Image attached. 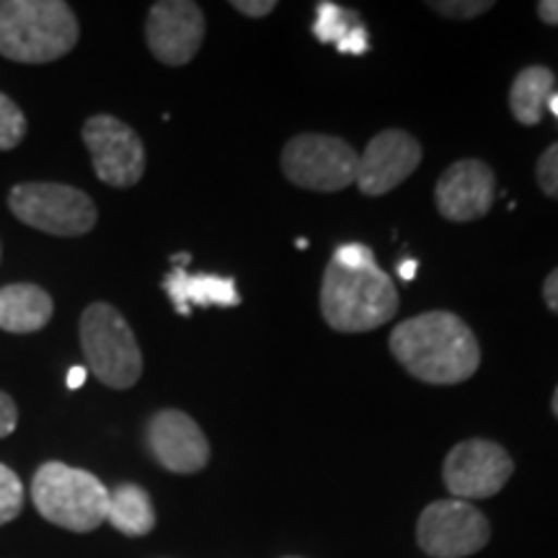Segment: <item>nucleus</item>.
I'll use <instances>...</instances> for the list:
<instances>
[{
    "mask_svg": "<svg viewBox=\"0 0 558 558\" xmlns=\"http://www.w3.org/2000/svg\"><path fill=\"white\" fill-rule=\"evenodd\" d=\"M390 352L416 380L456 386L481 365L476 333L456 313L429 311L403 320L390 333Z\"/></svg>",
    "mask_w": 558,
    "mask_h": 558,
    "instance_id": "f257e3e1",
    "label": "nucleus"
},
{
    "mask_svg": "<svg viewBox=\"0 0 558 558\" xmlns=\"http://www.w3.org/2000/svg\"><path fill=\"white\" fill-rule=\"evenodd\" d=\"M81 26L62 0H0V54L24 65L54 62L78 45Z\"/></svg>",
    "mask_w": 558,
    "mask_h": 558,
    "instance_id": "f03ea898",
    "label": "nucleus"
},
{
    "mask_svg": "<svg viewBox=\"0 0 558 558\" xmlns=\"http://www.w3.org/2000/svg\"><path fill=\"white\" fill-rule=\"evenodd\" d=\"M399 311L393 279L375 267L344 269L329 264L320 282V313L333 331L362 333L388 324Z\"/></svg>",
    "mask_w": 558,
    "mask_h": 558,
    "instance_id": "7ed1b4c3",
    "label": "nucleus"
},
{
    "mask_svg": "<svg viewBox=\"0 0 558 558\" xmlns=\"http://www.w3.org/2000/svg\"><path fill=\"white\" fill-rule=\"evenodd\" d=\"M32 499L37 512L70 533H90L107 520L109 488L94 473L65 463H45L34 473Z\"/></svg>",
    "mask_w": 558,
    "mask_h": 558,
    "instance_id": "20e7f679",
    "label": "nucleus"
},
{
    "mask_svg": "<svg viewBox=\"0 0 558 558\" xmlns=\"http://www.w3.org/2000/svg\"><path fill=\"white\" fill-rule=\"evenodd\" d=\"M81 347L88 369L107 388L128 390L143 375V352L114 305L90 303L81 316Z\"/></svg>",
    "mask_w": 558,
    "mask_h": 558,
    "instance_id": "39448f33",
    "label": "nucleus"
},
{
    "mask_svg": "<svg viewBox=\"0 0 558 558\" xmlns=\"http://www.w3.org/2000/svg\"><path fill=\"white\" fill-rule=\"evenodd\" d=\"M9 207L24 226L60 235V239L90 233L99 218L94 199L86 192L68 184H52V181L13 186Z\"/></svg>",
    "mask_w": 558,
    "mask_h": 558,
    "instance_id": "423d86ee",
    "label": "nucleus"
},
{
    "mask_svg": "<svg viewBox=\"0 0 558 558\" xmlns=\"http://www.w3.org/2000/svg\"><path fill=\"white\" fill-rule=\"evenodd\" d=\"M360 156L347 140L333 135H295L282 150V171L290 184L311 192H341L357 181Z\"/></svg>",
    "mask_w": 558,
    "mask_h": 558,
    "instance_id": "0eeeda50",
    "label": "nucleus"
},
{
    "mask_svg": "<svg viewBox=\"0 0 558 558\" xmlns=\"http://www.w3.org/2000/svg\"><path fill=\"white\" fill-rule=\"evenodd\" d=\"M492 538L486 514L463 499H439L424 509L416 525L418 548L432 558H465Z\"/></svg>",
    "mask_w": 558,
    "mask_h": 558,
    "instance_id": "6e6552de",
    "label": "nucleus"
},
{
    "mask_svg": "<svg viewBox=\"0 0 558 558\" xmlns=\"http://www.w3.org/2000/svg\"><path fill=\"white\" fill-rule=\"evenodd\" d=\"M83 143L104 184L130 190L145 173V145L130 124L111 114H96L83 124Z\"/></svg>",
    "mask_w": 558,
    "mask_h": 558,
    "instance_id": "1a4fd4ad",
    "label": "nucleus"
},
{
    "mask_svg": "<svg viewBox=\"0 0 558 558\" xmlns=\"http://www.w3.org/2000/svg\"><path fill=\"white\" fill-rule=\"evenodd\" d=\"M514 473L509 452L492 439H465L445 458L442 478L456 499H488L499 494Z\"/></svg>",
    "mask_w": 558,
    "mask_h": 558,
    "instance_id": "9d476101",
    "label": "nucleus"
},
{
    "mask_svg": "<svg viewBox=\"0 0 558 558\" xmlns=\"http://www.w3.org/2000/svg\"><path fill=\"white\" fill-rule=\"evenodd\" d=\"M145 39L158 62L186 65L205 41V13L192 0H160L145 21Z\"/></svg>",
    "mask_w": 558,
    "mask_h": 558,
    "instance_id": "9b49d317",
    "label": "nucleus"
},
{
    "mask_svg": "<svg viewBox=\"0 0 558 558\" xmlns=\"http://www.w3.org/2000/svg\"><path fill=\"white\" fill-rule=\"evenodd\" d=\"M150 456L171 473H199L209 460V442L199 424L179 409H163L145 427Z\"/></svg>",
    "mask_w": 558,
    "mask_h": 558,
    "instance_id": "f8f14e48",
    "label": "nucleus"
},
{
    "mask_svg": "<svg viewBox=\"0 0 558 558\" xmlns=\"http://www.w3.org/2000/svg\"><path fill=\"white\" fill-rule=\"evenodd\" d=\"M422 163V145L403 130H383L367 143L357 163V186L367 197H383L403 184Z\"/></svg>",
    "mask_w": 558,
    "mask_h": 558,
    "instance_id": "ddd939ff",
    "label": "nucleus"
},
{
    "mask_svg": "<svg viewBox=\"0 0 558 558\" xmlns=\"http://www.w3.org/2000/svg\"><path fill=\"white\" fill-rule=\"evenodd\" d=\"M497 197V177L484 160L465 158L452 163L435 186V205L442 218L471 222L484 218Z\"/></svg>",
    "mask_w": 558,
    "mask_h": 558,
    "instance_id": "4468645a",
    "label": "nucleus"
},
{
    "mask_svg": "<svg viewBox=\"0 0 558 558\" xmlns=\"http://www.w3.org/2000/svg\"><path fill=\"white\" fill-rule=\"evenodd\" d=\"M163 290L169 292L173 308L181 316H190L194 305H199V308H209V305L235 308V305H241V295L235 290L233 277L190 275L184 267H177L163 279Z\"/></svg>",
    "mask_w": 558,
    "mask_h": 558,
    "instance_id": "2eb2a0df",
    "label": "nucleus"
},
{
    "mask_svg": "<svg viewBox=\"0 0 558 558\" xmlns=\"http://www.w3.org/2000/svg\"><path fill=\"white\" fill-rule=\"evenodd\" d=\"M54 303L39 284L16 282L0 290V329L9 333L41 331L52 320Z\"/></svg>",
    "mask_w": 558,
    "mask_h": 558,
    "instance_id": "dca6fc26",
    "label": "nucleus"
},
{
    "mask_svg": "<svg viewBox=\"0 0 558 558\" xmlns=\"http://www.w3.org/2000/svg\"><path fill=\"white\" fill-rule=\"evenodd\" d=\"M107 520L122 535L140 538V535H148L156 527V509H153V501L145 488L122 484L114 492H109Z\"/></svg>",
    "mask_w": 558,
    "mask_h": 558,
    "instance_id": "f3484780",
    "label": "nucleus"
},
{
    "mask_svg": "<svg viewBox=\"0 0 558 558\" xmlns=\"http://www.w3.org/2000/svg\"><path fill=\"white\" fill-rule=\"evenodd\" d=\"M554 73L543 65H530L520 70L509 88V109H512L514 120L520 124H538L543 120V109L554 94Z\"/></svg>",
    "mask_w": 558,
    "mask_h": 558,
    "instance_id": "a211bd4d",
    "label": "nucleus"
},
{
    "mask_svg": "<svg viewBox=\"0 0 558 558\" xmlns=\"http://www.w3.org/2000/svg\"><path fill=\"white\" fill-rule=\"evenodd\" d=\"M357 24V13L329 3V0H320L316 5V21H313V37L324 41V45H339Z\"/></svg>",
    "mask_w": 558,
    "mask_h": 558,
    "instance_id": "6ab92c4d",
    "label": "nucleus"
},
{
    "mask_svg": "<svg viewBox=\"0 0 558 558\" xmlns=\"http://www.w3.org/2000/svg\"><path fill=\"white\" fill-rule=\"evenodd\" d=\"M26 137V117L11 96L0 94V150H13Z\"/></svg>",
    "mask_w": 558,
    "mask_h": 558,
    "instance_id": "aec40b11",
    "label": "nucleus"
},
{
    "mask_svg": "<svg viewBox=\"0 0 558 558\" xmlns=\"http://www.w3.org/2000/svg\"><path fill=\"white\" fill-rule=\"evenodd\" d=\"M24 507V486L9 465L0 463V525L16 520Z\"/></svg>",
    "mask_w": 558,
    "mask_h": 558,
    "instance_id": "412c9836",
    "label": "nucleus"
},
{
    "mask_svg": "<svg viewBox=\"0 0 558 558\" xmlns=\"http://www.w3.org/2000/svg\"><path fill=\"white\" fill-rule=\"evenodd\" d=\"M429 9H435L439 16L445 19H456V21H465V19H476L484 16L486 11L494 9L492 0H456V3H429Z\"/></svg>",
    "mask_w": 558,
    "mask_h": 558,
    "instance_id": "4be33fe9",
    "label": "nucleus"
},
{
    "mask_svg": "<svg viewBox=\"0 0 558 558\" xmlns=\"http://www.w3.org/2000/svg\"><path fill=\"white\" fill-rule=\"evenodd\" d=\"M333 264L344 269H367L375 267V254L373 248L365 246V243H344L333 251Z\"/></svg>",
    "mask_w": 558,
    "mask_h": 558,
    "instance_id": "5701e85b",
    "label": "nucleus"
},
{
    "mask_svg": "<svg viewBox=\"0 0 558 558\" xmlns=\"http://www.w3.org/2000/svg\"><path fill=\"white\" fill-rule=\"evenodd\" d=\"M535 177H538V186L548 197L558 199V143L550 145V148L543 153L538 160V169H535Z\"/></svg>",
    "mask_w": 558,
    "mask_h": 558,
    "instance_id": "b1692460",
    "label": "nucleus"
},
{
    "mask_svg": "<svg viewBox=\"0 0 558 558\" xmlns=\"http://www.w3.org/2000/svg\"><path fill=\"white\" fill-rule=\"evenodd\" d=\"M16 424H19L16 401H13L9 393H3V390H0V439L13 435Z\"/></svg>",
    "mask_w": 558,
    "mask_h": 558,
    "instance_id": "393cba45",
    "label": "nucleus"
},
{
    "mask_svg": "<svg viewBox=\"0 0 558 558\" xmlns=\"http://www.w3.org/2000/svg\"><path fill=\"white\" fill-rule=\"evenodd\" d=\"M367 47H369L367 29H365V26H362V24H357L352 32L347 34L344 39L339 41L337 50H339L341 54H365Z\"/></svg>",
    "mask_w": 558,
    "mask_h": 558,
    "instance_id": "a878e982",
    "label": "nucleus"
},
{
    "mask_svg": "<svg viewBox=\"0 0 558 558\" xmlns=\"http://www.w3.org/2000/svg\"><path fill=\"white\" fill-rule=\"evenodd\" d=\"M233 9L241 11L243 16L248 19H264L277 9V3L275 0H235Z\"/></svg>",
    "mask_w": 558,
    "mask_h": 558,
    "instance_id": "bb28decb",
    "label": "nucleus"
},
{
    "mask_svg": "<svg viewBox=\"0 0 558 558\" xmlns=\"http://www.w3.org/2000/svg\"><path fill=\"white\" fill-rule=\"evenodd\" d=\"M543 300L554 313H558V269H554L543 284Z\"/></svg>",
    "mask_w": 558,
    "mask_h": 558,
    "instance_id": "cd10ccee",
    "label": "nucleus"
},
{
    "mask_svg": "<svg viewBox=\"0 0 558 558\" xmlns=\"http://www.w3.org/2000/svg\"><path fill=\"white\" fill-rule=\"evenodd\" d=\"M538 16L550 26H558V0H543L538 3Z\"/></svg>",
    "mask_w": 558,
    "mask_h": 558,
    "instance_id": "c85d7f7f",
    "label": "nucleus"
},
{
    "mask_svg": "<svg viewBox=\"0 0 558 558\" xmlns=\"http://www.w3.org/2000/svg\"><path fill=\"white\" fill-rule=\"evenodd\" d=\"M86 375H88V369L86 367H73L68 373V388L70 390H78L83 383H86Z\"/></svg>",
    "mask_w": 558,
    "mask_h": 558,
    "instance_id": "c756f323",
    "label": "nucleus"
},
{
    "mask_svg": "<svg viewBox=\"0 0 558 558\" xmlns=\"http://www.w3.org/2000/svg\"><path fill=\"white\" fill-rule=\"evenodd\" d=\"M416 269H418L416 259H403L399 264V275H401L403 282H411V279H414V275H416Z\"/></svg>",
    "mask_w": 558,
    "mask_h": 558,
    "instance_id": "7c9ffc66",
    "label": "nucleus"
},
{
    "mask_svg": "<svg viewBox=\"0 0 558 558\" xmlns=\"http://www.w3.org/2000/svg\"><path fill=\"white\" fill-rule=\"evenodd\" d=\"M192 256L190 254H177L173 256V262H177V267H184V264H190Z\"/></svg>",
    "mask_w": 558,
    "mask_h": 558,
    "instance_id": "2f4dec72",
    "label": "nucleus"
},
{
    "mask_svg": "<svg viewBox=\"0 0 558 558\" xmlns=\"http://www.w3.org/2000/svg\"><path fill=\"white\" fill-rule=\"evenodd\" d=\"M548 109L554 111V114L558 117V94H550V99H548Z\"/></svg>",
    "mask_w": 558,
    "mask_h": 558,
    "instance_id": "473e14b6",
    "label": "nucleus"
},
{
    "mask_svg": "<svg viewBox=\"0 0 558 558\" xmlns=\"http://www.w3.org/2000/svg\"><path fill=\"white\" fill-rule=\"evenodd\" d=\"M554 414L558 416V388H556V393H554Z\"/></svg>",
    "mask_w": 558,
    "mask_h": 558,
    "instance_id": "72a5a7b5",
    "label": "nucleus"
}]
</instances>
